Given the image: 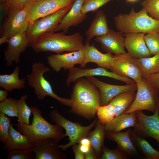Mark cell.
Returning <instances> with one entry per match:
<instances>
[{
  "instance_id": "1",
  "label": "cell",
  "mask_w": 159,
  "mask_h": 159,
  "mask_svg": "<svg viewBox=\"0 0 159 159\" xmlns=\"http://www.w3.org/2000/svg\"><path fill=\"white\" fill-rule=\"evenodd\" d=\"M70 99V112L88 119L95 117L100 106L99 90L86 77H82L75 82Z\"/></svg>"
},
{
  "instance_id": "2",
  "label": "cell",
  "mask_w": 159,
  "mask_h": 159,
  "mask_svg": "<svg viewBox=\"0 0 159 159\" xmlns=\"http://www.w3.org/2000/svg\"><path fill=\"white\" fill-rule=\"evenodd\" d=\"M84 39L79 32L70 35L61 32L47 33L38 38L31 47L36 52L49 51L61 54L64 52H69L84 50Z\"/></svg>"
},
{
  "instance_id": "3",
  "label": "cell",
  "mask_w": 159,
  "mask_h": 159,
  "mask_svg": "<svg viewBox=\"0 0 159 159\" xmlns=\"http://www.w3.org/2000/svg\"><path fill=\"white\" fill-rule=\"evenodd\" d=\"M33 118L31 125L18 123L16 125L19 132L26 135L32 143L52 138L59 142L65 137L63 127L49 123L42 116L40 110L36 106L30 107Z\"/></svg>"
},
{
  "instance_id": "4",
  "label": "cell",
  "mask_w": 159,
  "mask_h": 159,
  "mask_svg": "<svg viewBox=\"0 0 159 159\" xmlns=\"http://www.w3.org/2000/svg\"><path fill=\"white\" fill-rule=\"evenodd\" d=\"M113 20L116 29L123 34L159 33V20L150 16L143 8L138 12L132 8L129 13L120 14Z\"/></svg>"
},
{
  "instance_id": "5",
  "label": "cell",
  "mask_w": 159,
  "mask_h": 159,
  "mask_svg": "<svg viewBox=\"0 0 159 159\" xmlns=\"http://www.w3.org/2000/svg\"><path fill=\"white\" fill-rule=\"evenodd\" d=\"M50 71V69L43 63L34 62L32 66L31 73L26 76L29 85L34 89L38 100H42L48 96L56 100L62 105L71 107L70 99L60 97L54 93L51 84L44 77V74Z\"/></svg>"
},
{
  "instance_id": "6",
  "label": "cell",
  "mask_w": 159,
  "mask_h": 159,
  "mask_svg": "<svg viewBox=\"0 0 159 159\" xmlns=\"http://www.w3.org/2000/svg\"><path fill=\"white\" fill-rule=\"evenodd\" d=\"M136 83L137 92L135 99L130 107L124 113L146 110L154 113L159 110V92L143 77Z\"/></svg>"
},
{
  "instance_id": "7",
  "label": "cell",
  "mask_w": 159,
  "mask_h": 159,
  "mask_svg": "<svg viewBox=\"0 0 159 159\" xmlns=\"http://www.w3.org/2000/svg\"><path fill=\"white\" fill-rule=\"evenodd\" d=\"M72 5L29 23L26 31L29 46L31 47L42 36L49 32H54L55 29Z\"/></svg>"
},
{
  "instance_id": "8",
  "label": "cell",
  "mask_w": 159,
  "mask_h": 159,
  "mask_svg": "<svg viewBox=\"0 0 159 159\" xmlns=\"http://www.w3.org/2000/svg\"><path fill=\"white\" fill-rule=\"evenodd\" d=\"M51 120L56 124L62 127L65 130V136L69 137V142L65 145H58L62 151H65L70 147L78 144L82 138L87 137L91 129L95 127L97 120L96 118L90 125L84 126L67 119L57 110L51 111L50 113Z\"/></svg>"
},
{
  "instance_id": "9",
  "label": "cell",
  "mask_w": 159,
  "mask_h": 159,
  "mask_svg": "<svg viewBox=\"0 0 159 159\" xmlns=\"http://www.w3.org/2000/svg\"><path fill=\"white\" fill-rule=\"evenodd\" d=\"M75 0H31L25 7L29 23L73 4Z\"/></svg>"
},
{
  "instance_id": "10",
  "label": "cell",
  "mask_w": 159,
  "mask_h": 159,
  "mask_svg": "<svg viewBox=\"0 0 159 159\" xmlns=\"http://www.w3.org/2000/svg\"><path fill=\"white\" fill-rule=\"evenodd\" d=\"M7 14L2 30L0 44L7 43L9 38L12 35L26 32L29 24L26 19L27 14L25 8H10Z\"/></svg>"
},
{
  "instance_id": "11",
  "label": "cell",
  "mask_w": 159,
  "mask_h": 159,
  "mask_svg": "<svg viewBox=\"0 0 159 159\" xmlns=\"http://www.w3.org/2000/svg\"><path fill=\"white\" fill-rule=\"evenodd\" d=\"M159 110L150 115L145 114L142 110L135 111L136 123L132 131L138 136L154 139L159 145Z\"/></svg>"
},
{
  "instance_id": "12",
  "label": "cell",
  "mask_w": 159,
  "mask_h": 159,
  "mask_svg": "<svg viewBox=\"0 0 159 159\" xmlns=\"http://www.w3.org/2000/svg\"><path fill=\"white\" fill-rule=\"evenodd\" d=\"M110 69L120 75L133 80L135 82L142 78L141 71L135 63V58L127 53L114 56Z\"/></svg>"
},
{
  "instance_id": "13",
  "label": "cell",
  "mask_w": 159,
  "mask_h": 159,
  "mask_svg": "<svg viewBox=\"0 0 159 159\" xmlns=\"http://www.w3.org/2000/svg\"><path fill=\"white\" fill-rule=\"evenodd\" d=\"M66 80V85L69 86L72 82L77 79L88 76H102L107 77L124 82L127 85L135 83L133 80L120 75L112 71L107 70L106 68L99 67L95 68L83 69L74 67L69 70Z\"/></svg>"
},
{
  "instance_id": "14",
  "label": "cell",
  "mask_w": 159,
  "mask_h": 159,
  "mask_svg": "<svg viewBox=\"0 0 159 159\" xmlns=\"http://www.w3.org/2000/svg\"><path fill=\"white\" fill-rule=\"evenodd\" d=\"M8 45L4 52V59L7 66H11L13 62L15 64L21 61V54L29 46L26 32L15 34L9 38Z\"/></svg>"
},
{
  "instance_id": "15",
  "label": "cell",
  "mask_w": 159,
  "mask_h": 159,
  "mask_svg": "<svg viewBox=\"0 0 159 159\" xmlns=\"http://www.w3.org/2000/svg\"><path fill=\"white\" fill-rule=\"evenodd\" d=\"M59 142L48 138L32 143L30 150L35 155V159H65L66 154L60 150Z\"/></svg>"
},
{
  "instance_id": "16",
  "label": "cell",
  "mask_w": 159,
  "mask_h": 159,
  "mask_svg": "<svg viewBox=\"0 0 159 159\" xmlns=\"http://www.w3.org/2000/svg\"><path fill=\"white\" fill-rule=\"evenodd\" d=\"M85 56L84 50L70 52L62 54H52L47 57L48 64L55 71L58 72L62 69L68 70L76 64H81Z\"/></svg>"
},
{
  "instance_id": "17",
  "label": "cell",
  "mask_w": 159,
  "mask_h": 159,
  "mask_svg": "<svg viewBox=\"0 0 159 159\" xmlns=\"http://www.w3.org/2000/svg\"><path fill=\"white\" fill-rule=\"evenodd\" d=\"M99 90L100 95V106L108 104L116 96L124 92L137 90L136 83L119 85L102 82L94 76L86 77Z\"/></svg>"
},
{
  "instance_id": "18",
  "label": "cell",
  "mask_w": 159,
  "mask_h": 159,
  "mask_svg": "<svg viewBox=\"0 0 159 159\" xmlns=\"http://www.w3.org/2000/svg\"><path fill=\"white\" fill-rule=\"evenodd\" d=\"M125 38L123 34L110 29L106 34L96 37L95 41L99 43L107 53L115 55L126 53L125 49Z\"/></svg>"
},
{
  "instance_id": "19",
  "label": "cell",
  "mask_w": 159,
  "mask_h": 159,
  "mask_svg": "<svg viewBox=\"0 0 159 159\" xmlns=\"http://www.w3.org/2000/svg\"><path fill=\"white\" fill-rule=\"evenodd\" d=\"M123 35L125 38V47L131 56L136 58L152 56L145 42V34L130 33L123 34Z\"/></svg>"
},
{
  "instance_id": "20",
  "label": "cell",
  "mask_w": 159,
  "mask_h": 159,
  "mask_svg": "<svg viewBox=\"0 0 159 159\" xmlns=\"http://www.w3.org/2000/svg\"><path fill=\"white\" fill-rule=\"evenodd\" d=\"M85 0H75L69 11L64 16L54 30L62 31L66 33L71 26H75L82 23L87 17L83 14L82 7Z\"/></svg>"
},
{
  "instance_id": "21",
  "label": "cell",
  "mask_w": 159,
  "mask_h": 159,
  "mask_svg": "<svg viewBox=\"0 0 159 159\" xmlns=\"http://www.w3.org/2000/svg\"><path fill=\"white\" fill-rule=\"evenodd\" d=\"M85 45L84 60L80 65L81 68H85L89 62H93L96 64L99 67L110 69L114 58L112 54L101 53L94 46V44L91 45Z\"/></svg>"
},
{
  "instance_id": "22",
  "label": "cell",
  "mask_w": 159,
  "mask_h": 159,
  "mask_svg": "<svg viewBox=\"0 0 159 159\" xmlns=\"http://www.w3.org/2000/svg\"><path fill=\"white\" fill-rule=\"evenodd\" d=\"M110 29L105 14L102 10L98 11L85 32V44H90L91 40L94 37L107 34Z\"/></svg>"
},
{
  "instance_id": "23",
  "label": "cell",
  "mask_w": 159,
  "mask_h": 159,
  "mask_svg": "<svg viewBox=\"0 0 159 159\" xmlns=\"http://www.w3.org/2000/svg\"><path fill=\"white\" fill-rule=\"evenodd\" d=\"M130 130L129 128L124 132H106L105 138L115 142L117 148L128 155L133 156L137 154L138 151L130 137Z\"/></svg>"
},
{
  "instance_id": "24",
  "label": "cell",
  "mask_w": 159,
  "mask_h": 159,
  "mask_svg": "<svg viewBox=\"0 0 159 159\" xmlns=\"http://www.w3.org/2000/svg\"><path fill=\"white\" fill-rule=\"evenodd\" d=\"M32 144V143L26 135L16 130L13 125L11 124L8 138L2 146V148L8 151L16 149L30 150Z\"/></svg>"
},
{
  "instance_id": "25",
  "label": "cell",
  "mask_w": 159,
  "mask_h": 159,
  "mask_svg": "<svg viewBox=\"0 0 159 159\" xmlns=\"http://www.w3.org/2000/svg\"><path fill=\"white\" fill-rule=\"evenodd\" d=\"M136 120L135 112L129 114L124 113L115 117L108 124L105 126V132H119L127 128L134 127Z\"/></svg>"
},
{
  "instance_id": "26",
  "label": "cell",
  "mask_w": 159,
  "mask_h": 159,
  "mask_svg": "<svg viewBox=\"0 0 159 159\" xmlns=\"http://www.w3.org/2000/svg\"><path fill=\"white\" fill-rule=\"evenodd\" d=\"M20 68L16 66L10 74H0V87L9 92L15 89L20 90L25 87L26 79L19 77Z\"/></svg>"
},
{
  "instance_id": "27",
  "label": "cell",
  "mask_w": 159,
  "mask_h": 159,
  "mask_svg": "<svg viewBox=\"0 0 159 159\" xmlns=\"http://www.w3.org/2000/svg\"><path fill=\"white\" fill-rule=\"evenodd\" d=\"M136 91L133 90L124 92L116 96L111 101L109 104L113 105L115 109V117L124 113L130 107L135 99Z\"/></svg>"
},
{
  "instance_id": "28",
  "label": "cell",
  "mask_w": 159,
  "mask_h": 159,
  "mask_svg": "<svg viewBox=\"0 0 159 159\" xmlns=\"http://www.w3.org/2000/svg\"><path fill=\"white\" fill-rule=\"evenodd\" d=\"M94 130L90 131L87 137L90 140L91 145L94 149L98 159H100L102 154V147L105 138L106 132L105 125L97 120Z\"/></svg>"
},
{
  "instance_id": "29",
  "label": "cell",
  "mask_w": 159,
  "mask_h": 159,
  "mask_svg": "<svg viewBox=\"0 0 159 159\" xmlns=\"http://www.w3.org/2000/svg\"><path fill=\"white\" fill-rule=\"evenodd\" d=\"M135 60L140 69L144 78L159 72V54L148 57L135 58Z\"/></svg>"
},
{
  "instance_id": "30",
  "label": "cell",
  "mask_w": 159,
  "mask_h": 159,
  "mask_svg": "<svg viewBox=\"0 0 159 159\" xmlns=\"http://www.w3.org/2000/svg\"><path fill=\"white\" fill-rule=\"evenodd\" d=\"M130 136L133 144L147 159H159V151L153 148L143 138L135 135L131 130Z\"/></svg>"
},
{
  "instance_id": "31",
  "label": "cell",
  "mask_w": 159,
  "mask_h": 159,
  "mask_svg": "<svg viewBox=\"0 0 159 159\" xmlns=\"http://www.w3.org/2000/svg\"><path fill=\"white\" fill-rule=\"evenodd\" d=\"M28 97L26 95L21 96L17 100L18 123L29 125V117L32 112L30 107H28L26 102Z\"/></svg>"
},
{
  "instance_id": "32",
  "label": "cell",
  "mask_w": 159,
  "mask_h": 159,
  "mask_svg": "<svg viewBox=\"0 0 159 159\" xmlns=\"http://www.w3.org/2000/svg\"><path fill=\"white\" fill-rule=\"evenodd\" d=\"M96 114L98 120L105 126L108 124L115 117V109L113 105L109 104L100 106L97 109Z\"/></svg>"
},
{
  "instance_id": "33",
  "label": "cell",
  "mask_w": 159,
  "mask_h": 159,
  "mask_svg": "<svg viewBox=\"0 0 159 159\" xmlns=\"http://www.w3.org/2000/svg\"><path fill=\"white\" fill-rule=\"evenodd\" d=\"M0 113L10 117H17V100L11 97L6 98L0 103Z\"/></svg>"
},
{
  "instance_id": "34",
  "label": "cell",
  "mask_w": 159,
  "mask_h": 159,
  "mask_svg": "<svg viewBox=\"0 0 159 159\" xmlns=\"http://www.w3.org/2000/svg\"><path fill=\"white\" fill-rule=\"evenodd\" d=\"M144 39L151 54H159V33L146 34Z\"/></svg>"
},
{
  "instance_id": "35",
  "label": "cell",
  "mask_w": 159,
  "mask_h": 159,
  "mask_svg": "<svg viewBox=\"0 0 159 159\" xmlns=\"http://www.w3.org/2000/svg\"><path fill=\"white\" fill-rule=\"evenodd\" d=\"M102 154L100 159H126L128 155L118 148L111 149L103 145Z\"/></svg>"
},
{
  "instance_id": "36",
  "label": "cell",
  "mask_w": 159,
  "mask_h": 159,
  "mask_svg": "<svg viewBox=\"0 0 159 159\" xmlns=\"http://www.w3.org/2000/svg\"><path fill=\"white\" fill-rule=\"evenodd\" d=\"M115 0H85L82 7V11L85 14L90 12H95L108 2Z\"/></svg>"
},
{
  "instance_id": "37",
  "label": "cell",
  "mask_w": 159,
  "mask_h": 159,
  "mask_svg": "<svg viewBox=\"0 0 159 159\" xmlns=\"http://www.w3.org/2000/svg\"><path fill=\"white\" fill-rule=\"evenodd\" d=\"M140 3L150 16L159 20V0H145Z\"/></svg>"
},
{
  "instance_id": "38",
  "label": "cell",
  "mask_w": 159,
  "mask_h": 159,
  "mask_svg": "<svg viewBox=\"0 0 159 159\" xmlns=\"http://www.w3.org/2000/svg\"><path fill=\"white\" fill-rule=\"evenodd\" d=\"M11 119L6 115L0 113V141L4 144L9 138Z\"/></svg>"
},
{
  "instance_id": "39",
  "label": "cell",
  "mask_w": 159,
  "mask_h": 159,
  "mask_svg": "<svg viewBox=\"0 0 159 159\" xmlns=\"http://www.w3.org/2000/svg\"><path fill=\"white\" fill-rule=\"evenodd\" d=\"M8 159H35L34 154L29 149H16L8 151Z\"/></svg>"
},
{
  "instance_id": "40",
  "label": "cell",
  "mask_w": 159,
  "mask_h": 159,
  "mask_svg": "<svg viewBox=\"0 0 159 159\" xmlns=\"http://www.w3.org/2000/svg\"><path fill=\"white\" fill-rule=\"evenodd\" d=\"M31 0H9L10 8L20 9L25 8Z\"/></svg>"
},
{
  "instance_id": "41",
  "label": "cell",
  "mask_w": 159,
  "mask_h": 159,
  "mask_svg": "<svg viewBox=\"0 0 159 159\" xmlns=\"http://www.w3.org/2000/svg\"><path fill=\"white\" fill-rule=\"evenodd\" d=\"M145 79L159 92V72Z\"/></svg>"
},
{
  "instance_id": "42",
  "label": "cell",
  "mask_w": 159,
  "mask_h": 159,
  "mask_svg": "<svg viewBox=\"0 0 159 159\" xmlns=\"http://www.w3.org/2000/svg\"><path fill=\"white\" fill-rule=\"evenodd\" d=\"M72 149L74 155L75 159H84L85 154L80 150L79 144H76L72 146Z\"/></svg>"
},
{
  "instance_id": "43",
  "label": "cell",
  "mask_w": 159,
  "mask_h": 159,
  "mask_svg": "<svg viewBox=\"0 0 159 159\" xmlns=\"http://www.w3.org/2000/svg\"><path fill=\"white\" fill-rule=\"evenodd\" d=\"M85 159H98L96 156L95 150L91 146L89 151L85 154Z\"/></svg>"
},
{
  "instance_id": "44",
  "label": "cell",
  "mask_w": 159,
  "mask_h": 159,
  "mask_svg": "<svg viewBox=\"0 0 159 159\" xmlns=\"http://www.w3.org/2000/svg\"><path fill=\"white\" fill-rule=\"evenodd\" d=\"M8 91L6 90H0V102H2L6 98L8 95Z\"/></svg>"
},
{
  "instance_id": "45",
  "label": "cell",
  "mask_w": 159,
  "mask_h": 159,
  "mask_svg": "<svg viewBox=\"0 0 159 159\" xmlns=\"http://www.w3.org/2000/svg\"><path fill=\"white\" fill-rule=\"evenodd\" d=\"M78 144L89 146H90L91 145L90 141L87 137L82 139L79 141Z\"/></svg>"
},
{
  "instance_id": "46",
  "label": "cell",
  "mask_w": 159,
  "mask_h": 159,
  "mask_svg": "<svg viewBox=\"0 0 159 159\" xmlns=\"http://www.w3.org/2000/svg\"><path fill=\"white\" fill-rule=\"evenodd\" d=\"M78 144L79 148L80 151L85 154L87 153L89 151L91 146V145L90 146H89L87 145H80L79 144Z\"/></svg>"
},
{
  "instance_id": "47",
  "label": "cell",
  "mask_w": 159,
  "mask_h": 159,
  "mask_svg": "<svg viewBox=\"0 0 159 159\" xmlns=\"http://www.w3.org/2000/svg\"><path fill=\"white\" fill-rule=\"evenodd\" d=\"M138 0H126L127 2H134L137 1Z\"/></svg>"
}]
</instances>
